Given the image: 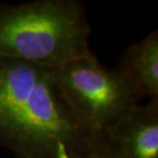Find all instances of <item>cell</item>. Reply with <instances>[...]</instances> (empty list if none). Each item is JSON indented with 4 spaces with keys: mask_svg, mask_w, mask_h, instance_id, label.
<instances>
[{
    "mask_svg": "<svg viewBox=\"0 0 158 158\" xmlns=\"http://www.w3.org/2000/svg\"><path fill=\"white\" fill-rule=\"evenodd\" d=\"M0 146L15 158H90L98 147L75 121L52 70L2 58Z\"/></svg>",
    "mask_w": 158,
    "mask_h": 158,
    "instance_id": "cell-1",
    "label": "cell"
},
{
    "mask_svg": "<svg viewBox=\"0 0 158 158\" xmlns=\"http://www.w3.org/2000/svg\"><path fill=\"white\" fill-rule=\"evenodd\" d=\"M90 26L76 0L0 5V58L55 70L91 53Z\"/></svg>",
    "mask_w": 158,
    "mask_h": 158,
    "instance_id": "cell-2",
    "label": "cell"
},
{
    "mask_svg": "<svg viewBox=\"0 0 158 158\" xmlns=\"http://www.w3.org/2000/svg\"><path fill=\"white\" fill-rule=\"evenodd\" d=\"M52 72L75 121L97 146L140 100L118 69L93 52Z\"/></svg>",
    "mask_w": 158,
    "mask_h": 158,
    "instance_id": "cell-3",
    "label": "cell"
},
{
    "mask_svg": "<svg viewBox=\"0 0 158 158\" xmlns=\"http://www.w3.org/2000/svg\"><path fill=\"white\" fill-rule=\"evenodd\" d=\"M105 141L116 158H158V101L135 105Z\"/></svg>",
    "mask_w": 158,
    "mask_h": 158,
    "instance_id": "cell-4",
    "label": "cell"
},
{
    "mask_svg": "<svg viewBox=\"0 0 158 158\" xmlns=\"http://www.w3.org/2000/svg\"><path fill=\"white\" fill-rule=\"evenodd\" d=\"M139 99L158 101V32L153 31L123 53L117 67Z\"/></svg>",
    "mask_w": 158,
    "mask_h": 158,
    "instance_id": "cell-5",
    "label": "cell"
},
{
    "mask_svg": "<svg viewBox=\"0 0 158 158\" xmlns=\"http://www.w3.org/2000/svg\"><path fill=\"white\" fill-rule=\"evenodd\" d=\"M94 158H116V156L113 153L108 143L106 141H104L102 144H100L96 148L94 153Z\"/></svg>",
    "mask_w": 158,
    "mask_h": 158,
    "instance_id": "cell-6",
    "label": "cell"
},
{
    "mask_svg": "<svg viewBox=\"0 0 158 158\" xmlns=\"http://www.w3.org/2000/svg\"><path fill=\"white\" fill-rule=\"evenodd\" d=\"M90 158H94V155H93V156H91V157H90Z\"/></svg>",
    "mask_w": 158,
    "mask_h": 158,
    "instance_id": "cell-7",
    "label": "cell"
}]
</instances>
